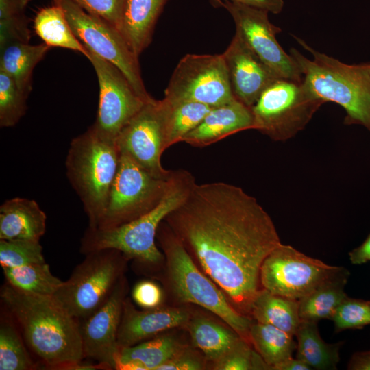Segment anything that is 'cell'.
I'll return each mask as SVG.
<instances>
[{
	"mask_svg": "<svg viewBox=\"0 0 370 370\" xmlns=\"http://www.w3.org/2000/svg\"><path fill=\"white\" fill-rule=\"evenodd\" d=\"M240 313L250 314L267 256L282 244L262 206L241 188L195 182L164 219Z\"/></svg>",
	"mask_w": 370,
	"mask_h": 370,
	"instance_id": "6da1fadb",
	"label": "cell"
},
{
	"mask_svg": "<svg viewBox=\"0 0 370 370\" xmlns=\"http://www.w3.org/2000/svg\"><path fill=\"white\" fill-rule=\"evenodd\" d=\"M0 298L45 369L68 370L84 358L79 321L52 295L24 292L5 282Z\"/></svg>",
	"mask_w": 370,
	"mask_h": 370,
	"instance_id": "7a4b0ae2",
	"label": "cell"
},
{
	"mask_svg": "<svg viewBox=\"0 0 370 370\" xmlns=\"http://www.w3.org/2000/svg\"><path fill=\"white\" fill-rule=\"evenodd\" d=\"M195 182L188 172L173 171L165 193L153 208L111 229L88 227L81 239L80 253L85 255L93 251L113 249L143 264L160 263L164 256L155 243L158 229L162 221L183 203Z\"/></svg>",
	"mask_w": 370,
	"mask_h": 370,
	"instance_id": "3957f363",
	"label": "cell"
},
{
	"mask_svg": "<svg viewBox=\"0 0 370 370\" xmlns=\"http://www.w3.org/2000/svg\"><path fill=\"white\" fill-rule=\"evenodd\" d=\"M121 152L116 139L92 125L71 142L66 159V175L95 229L104 212L116 177Z\"/></svg>",
	"mask_w": 370,
	"mask_h": 370,
	"instance_id": "277c9868",
	"label": "cell"
},
{
	"mask_svg": "<svg viewBox=\"0 0 370 370\" xmlns=\"http://www.w3.org/2000/svg\"><path fill=\"white\" fill-rule=\"evenodd\" d=\"M295 38L314 57L310 60L294 48L290 51L310 95L321 101L340 105L350 121L370 130V74L364 63L345 64L314 50L297 37Z\"/></svg>",
	"mask_w": 370,
	"mask_h": 370,
	"instance_id": "5b68a950",
	"label": "cell"
},
{
	"mask_svg": "<svg viewBox=\"0 0 370 370\" xmlns=\"http://www.w3.org/2000/svg\"><path fill=\"white\" fill-rule=\"evenodd\" d=\"M160 225L157 234L166 258L169 279L176 297L203 307L221 319L241 337H249L252 321L237 311L216 284L202 273L180 239Z\"/></svg>",
	"mask_w": 370,
	"mask_h": 370,
	"instance_id": "8992f818",
	"label": "cell"
},
{
	"mask_svg": "<svg viewBox=\"0 0 370 370\" xmlns=\"http://www.w3.org/2000/svg\"><path fill=\"white\" fill-rule=\"evenodd\" d=\"M52 295L75 319L85 320L109 298L123 276L127 258L113 249L93 251Z\"/></svg>",
	"mask_w": 370,
	"mask_h": 370,
	"instance_id": "52a82bcc",
	"label": "cell"
},
{
	"mask_svg": "<svg viewBox=\"0 0 370 370\" xmlns=\"http://www.w3.org/2000/svg\"><path fill=\"white\" fill-rule=\"evenodd\" d=\"M170 177L166 180L158 178L121 152L119 169L104 212L95 229H111L150 211L162 197Z\"/></svg>",
	"mask_w": 370,
	"mask_h": 370,
	"instance_id": "ba28073f",
	"label": "cell"
},
{
	"mask_svg": "<svg viewBox=\"0 0 370 370\" xmlns=\"http://www.w3.org/2000/svg\"><path fill=\"white\" fill-rule=\"evenodd\" d=\"M52 1L62 8L73 33L88 49L116 66L144 100H154L143 82L138 56L119 29L71 0Z\"/></svg>",
	"mask_w": 370,
	"mask_h": 370,
	"instance_id": "9c48e42d",
	"label": "cell"
},
{
	"mask_svg": "<svg viewBox=\"0 0 370 370\" xmlns=\"http://www.w3.org/2000/svg\"><path fill=\"white\" fill-rule=\"evenodd\" d=\"M169 101H195L216 107L235 99L221 54H186L164 91Z\"/></svg>",
	"mask_w": 370,
	"mask_h": 370,
	"instance_id": "30bf717a",
	"label": "cell"
},
{
	"mask_svg": "<svg viewBox=\"0 0 370 370\" xmlns=\"http://www.w3.org/2000/svg\"><path fill=\"white\" fill-rule=\"evenodd\" d=\"M341 267L327 264L291 245L281 244L264 260L260 281L263 288L273 294L299 300Z\"/></svg>",
	"mask_w": 370,
	"mask_h": 370,
	"instance_id": "8fae6325",
	"label": "cell"
},
{
	"mask_svg": "<svg viewBox=\"0 0 370 370\" xmlns=\"http://www.w3.org/2000/svg\"><path fill=\"white\" fill-rule=\"evenodd\" d=\"M221 7L232 16L236 32L279 77L302 82L303 76L296 62L276 39L281 29L270 22L269 12L230 1H222Z\"/></svg>",
	"mask_w": 370,
	"mask_h": 370,
	"instance_id": "7c38bea8",
	"label": "cell"
},
{
	"mask_svg": "<svg viewBox=\"0 0 370 370\" xmlns=\"http://www.w3.org/2000/svg\"><path fill=\"white\" fill-rule=\"evenodd\" d=\"M88 51V59L94 67L99 86L97 115L93 125L103 134L116 139L123 127L148 102L135 91L116 66Z\"/></svg>",
	"mask_w": 370,
	"mask_h": 370,
	"instance_id": "4fadbf2b",
	"label": "cell"
},
{
	"mask_svg": "<svg viewBox=\"0 0 370 370\" xmlns=\"http://www.w3.org/2000/svg\"><path fill=\"white\" fill-rule=\"evenodd\" d=\"M120 151L129 156L153 176L168 179L173 171L161 164L166 149L165 114L162 100L147 103L116 138Z\"/></svg>",
	"mask_w": 370,
	"mask_h": 370,
	"instance_id": "5bb4252c",
	"label": "cell"
},
{
	"mask_svg": "<svg viewBox=\"0 0 370 370\" xmlns=\"http://www.w3.org/2000/svg\"><path fill=\"white\" fill-rule=\"evenodd\" d=\"M322 102L314 99L302 82L279 78L271 84L251 108L255 128L269 132L299 124L308 110Z\"/></svg>",
	"mask_w": 370,
	"mask_h": 370,
	"instance_id": "9a60e30c",
	"label": "cell"
},
{
	"mask_svg": "<svg viewBox=\"0 0 370 370\" xmlns=\"http://www.w3.org/2000/svg\"><path fill=\"white\" fill-rule=\"evenodd\" d=\"M123 276L108 300L80 324L84 358L116 369L120 347L117 335L127 293Z\"/></svg>",
	"mask_w": 370,
	"mask_h": 370,
	"instance_id": "2e32d148",
	"label": "cell"
},
{
	"mask_svg": "<svg viewBox=\"0 0 370 370\" xmlns=\"http://www.w3.org/2000/svg\"><path fill=\"white\" fill-rule=\"evenodd\" d=\"M222 55L234 97L250 108L262 92L280 78L237 32Z\"/></svg>",
	"mask_w": 370,
	"mask_h": 370,
	"instance_id": "e0dca14e",
	"label": "cell"
},
{
	"mask_svg": "<svg viewBox=\"0 0 370 370\" xmlns=\"http://www.w3.org/2000/svg\"><path fill=\"white\" fill-rule=\"evenodd\" d=\"M188 319V313L183 309L157 307L138 310L128 299H125L117 335L118 345L119 347L136 345L163 331L184 324Z\"/></svg>",
	"mask_w": 370,
	"mask_h": 370,
	"instance_id": "ac0fdd59",
	"label": "cell"
},
{
	"mask_svg": "<svg viewBox=\"0 0 370 370\" xmlns=\"http://www.w3.org/2000/svg\"><path fill=\"white\" fill-rule=\"evenodd\" d=\"M249 128H255L251 110L235 99L213 107L199 125L187 134L182 141L202 147Z\"/></svg>",
	"mask_w": 370,
	"mask_h": 370,
	"instance_id": "d6986e66",
	"label": "cell"
},
{
	"mask_svg": "<svg viewBox=\"0 0 370 370\" xmlns=\"http://www.w3.org/2000/svg\"><path fill=\"white\" fill-rule=\"evenodd\" d=\"M47 216L36 201L15 197L0 206V240H36L46 231Z\"/></svg>",
	"mask_w": 370,
	"mask_h": 370,
	"instance_id": "ffe728a7",
	"label": "cell"
},
{
	"mask_svg": "<svg viewBox=\"0 0 370 370\" xmlns=\"http://www.w3.org/2000/svg\"><path fill=\"white\" fill-rule=\"evenodd\" d=\"M167 0H125L121 33L139 56L152 40L157 20Z\"/></svg>",
	"mask_w": 370,
	"mask_h": 370,
	"instance_id": "44dd1931",
	"label": "cell"
},
{
	"mask_svg": "<svg viewBox=\"0 0 370 370\" xmlns=\"http://www.w3.org/2000/svg\"><path fill=\"white\" fill-rule=\"evenodd\" d=\"M349 275L344 267L327 279L299 301L301 321L318 322L323 319H331L336 310L347 296L345 286Z\"/></svg>",
	"mask_w": 370,
	"mask_h": 370,
	"instance_id": "7402d4cb",
	"label": "cell"
},
{
	"mask_svg": "<svg viewBox=\"0 0 370 370\" xmlns=\"http://www.w3.org/2000/svg\"><path fill=\"white\" fill-rule=\"evenodd\" d=\"M177 340L160 336L138 345L120 347L116 369L158 370L181 349Z\"/></svg>",
	"mask_w": 370,
	"mask_h": 370,
	"instance_id": "603a6c76",
	"label": "cell"
},
{
	"mask_svg": "<svg viewBox=\"0 0 370 370\" xmlns=\"http://www.w3.org/2000/svg\"><path fill=\"white\" fill-rule=\"evenodd\" d=\"M51 47L45 43L12 42L0 48V70L7 73L18 88L29 96L34 69Z\"/></svg>",
	"mask_w": 370,
	"mask_h": 370,
	"instance_id": "cb8c5ba5",
	"label": "cell"
},
{
	"mask_svg": "<svg viewBox=\"0 0 370 370\" xmlns=\"http://www.w3.org/2000/svg\"><path fill=\"white\" fill-rule=\"evenodd\" d=\"M250 315L257 322L270 324L293 336L301 323L298 300L273 294L264 288L257 293Z\"/></svg>",
	"mask_w": 370,
	"mask_h": 370,
	"instance_id": "d4e9b609",
	"label": "cell"
},
{
	"mask_svg": "<svg viewBox=\"0 0 370 370\" xmlns=\"http://www.w3.org/2000/svg\"><path fill=\"white\" fill-rule=\"evenodd\" d=\"M297 339L296 358L311 369H336L341 343L328 344L321 337L317 322L301 321L295 333Z\"/></svg>",
	"mask_w": 370,
	"mask_h": 370,
	"instance_id": "484cf974",
	"label": "cell"
},
{
	"mask_svg": "<svg viewBox=\"0 0 370 370\" xmlns=\"http://www.w3.org/2000/svg\"><path fill=\"white\" fill-rule=\"evenodd\" d=\"M36 34L49 47L79 52L88 58V51L73 33L62 8L58 3L40 9L34 20Z\"/></svg>",
	"mask_w": 370,
	"mask_h": 370,
	"instance_id": "4316f807",
	"label": "cell"
},
{
	"mask_svg": "<svg viewBox=\"0 0 370 370\" xmlns=\"http://www.w3.org/2000/svg\"><path fill=\"white\" fill-rule=\"evenodd\" d=\"M165 114L166 147L181 142L203 121L213 107L195 101L162 100Z\"/></svg>",
	"mask_w": 370,
	"mask_h": 370,
	"instance_id": "83f0119b",
	"label": "cell"
},
{
	"mask_svg": "<svg viewBox=\"0 0 370 370\" xmlns=\"http://www.w3.org/2000/svg\"><path fill=\"white\" fill-rule=\"evenodd\" d=\"M249 337L269 369L292 357L296 348L293 335L270 324L253 323Z\"/></svg>",
	"mask_w": 370,
	"mask_h": 370,
	"instance_id": "f1b7e54d",
	"label": "cell"
},
{
	"mask_svg": "<svg viewBox=\"0 0 370 370\" xmlns=\"http://www.w3.org/2000/svg\"><path fill=\"white\" fill-rule=\"evenodd\" d=\"M189 332L193 345L210 360L217 361L223 356L241 336L216 322L205 318L190 321Z\"/></svg>",
	"mask_w": 370,
	"mask_h": 370,
	"instance_id": "f546056e",
	"label": "cell"
},
{
	"mask_svg": "<svg viewBox=\"0 0 370 370\" xmlns=\"http://www.w3.org/2000/svg\"><path fill=\"white\" fill-rule=\"evenodd\" d=\"M3 271L6 282L30 293L52 295L63 282L52 274L46 262L3 268Z\"/></svg>",
	"mask_w": 370,
	"mask_h": 370,
	"instance_id": "4dcf8cb0",
	"label": "cell"
},
{
	"mask_svg": "<svg viewBox=\"0 0 370 370\" xmlns=\"http://www.w3.org/2000/svg\"><path fill=\"white\" fill-rule=\"evenodd\" d=\"M36 367L11 319L1 316L0 370H32Z\"/></svg>",
	"mask_w": 370,
	"mask_h": 370,
	"instance_id": "1f68e13d",
	"label": "cell"
},
{
	"mask_svg": "<svg viewBox=\"0 0 370 370\" xmlns=\"http://www.w3.org/2000/svg\"><path fill=\"white\" fill-rule=\"evenodd\" d=\"M14 81L0 70V126L15 125L25 114L27 98Z\"/></svg>",
	"mask_w": 370,
	"mask_h": 370,
	"instance_id": "d6a6232c",
	"label": "cell"
},
{
	"mask_svg": "<svg viewBox=\"0 0 370 370\" xmlns=\"http://www.w3.org/2000/svg\"><path fill=\"white\" fill-rule=\"evenodd\" d=\"M42 247L36 240H0V264L12 268L45 262Z\"/></svg>",
	"mask_w": 370,
	"mask_h": 370,
	"instance_id": "836d02e7",
	"label": "cell"
},
{
	"mask_svg": "<svg viewBox=\"0 0 370 370\" xmlns=\"http://www.w3.org/2000/svg\"><path fill=\"white\" fill-rule=\"evenodd\" d=\"M214 367L217 370L269 369L261 356L256 351H254L242 337L214 362Z\"/></svg>",
	"mask_w": 370,
	"mask_h": 370,
	"instance_id": "e575fe53",
	"label": "cell"
},
{
	"mask_svg": "<svg viewBox=\"0 0 370 370\" xmlns=\"http://www.w3.org/2000/svg\"><path fill=\"white\" fill-rule=\"evenodd\" d=\"M336 331L360 329L370 324V301L346 297L331 319Z\"/></svg>",
	"mask_w": 370,
	"mask_h": 370,
	"instance_id": "d590c367",
	"label": "cell"
},
{
	"mask_svg": "<svg viewBox=\"0 0 370 370\" xmlns=\"http://www.w3.org/2000/svg\"><path fill=\"white\" fill-rule=\"evenodd\" d=\"M86 12L121 30L125 0H71Z\"/></svg>",
	"mask_w": 370,
	"mask_h": 370,
	"instance_id": "8d00e7d4",
	"label": "cell"
},
{
	"mask_svg": "<svg viewBox=\"0 0 370 370\" xmlns=\"http://www.w3.org/2000/svg\"><path fill=\"white\" fill-rule=\"evenodd\" d=\"M134 301L145 309L157 308L162 299L160 287L153 282L145 280L136 284L132 291Z\"/></svg>",
	"mask_w": 370,
	"mask_h": 370,
	"instance_id": "74e56055",
	"label": "cell"
},
{
	"mask_svg": "<svg viewBox=\"0 0 370 370\" xmlns=\"http://www.w3.org/2000/svg\"><path fill=\"white\" fill-rule=\"evenodd\" d=\"M204 369L201 359L190 351L182 349L158 370H200Z\"/></svg>",
	"mask_w": 370,
	"mask_h": 370,
	"instance_id": "f35d334b",
	"label": "cell"
},
{
	"mask_svg": "<svg viewBox=\"0 0 370 370\" xmlns=\"http://www.w3.org/2000/svg\"><path fill=\"white\" fill-rule=\"evenodd\" d=\"M224 1H230L250 7L264 10L273 14H279L282 12L284 2L283 0H210L214 7H221V3Z\"/></svg>",
	"mask_w": 370,
	"mask_h": 370,
	"instance_id": "ab89813d",
	"label": "cell"
},
{
	"mask_svg": "<svg viewBox=\"0 0 370 370\" xmlns=\"http://www.w3.org/2000/svg\"><path fill=\"white\" fill-rule=\"evenodd\" d=\"M349 260L354 264H361L370 260V234L358 247L349 253Z\"/></svg>",
	"mask_w": 370,
	"mask_h": 370,
	"instance_id": "60d3db41",
	"label": "cell"
},
{
	"mask_svg": "<svg viewBox=\"0 0 370 370\" xmlns=\"http://www.w3.org/2000/svg\"><path fill=\"white\" fill-rule=\"evenodd\" d=\"M347 369L351 370H370V351L355 353L349 362Z\"/></svg>",
	"mask_w": 370,
	"mask_h": 370,
	"instance_id": "b9f144b4",
	"label": "cell"
},
{
	"mask_svg": "<svg viewBox=\"0 0 370 370\" xmlns=\"http://www.w3.org/2000/svg\"><path fill=\"white\" fill-rule=\"evenodd\" d=\"M273 370H311L303 361L291 357L273 368Z\"/></svg>",
	"mask_w": 370,
	"mask_h": 370,
	"instance_id": "7bdbcfd3",
	"label": "cell"
},
{
	"mask_svg": "<svg viewBox=\"0 0 370 370\" xmlns=\"http://www.w3.org/2000/svg\"><path fill=\"white\" fill-rule=\"evenodd\" d=\"M364 64L365 66L366 69L367 70V71L370 74V62L364 63Z\"/></svg>",
	"mask_w": 370,
	"mask_h": 370,
	"instance_id": "ee69618b",
	"label": "cell"
}]
</instances>
